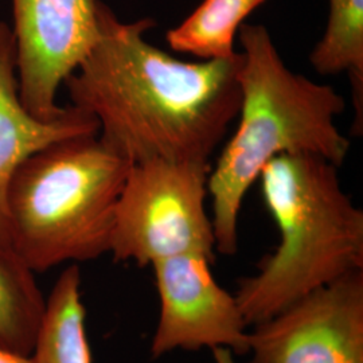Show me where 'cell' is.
Listing matches in <instances>:
<instances>
[{
    "label": "cell",
    "instance_id": "obj_1",
    "mask_svg": "<svg viewBox=\"0 0 363 363\" xmlns=\"http://www.w3.org/2000/svg\"><path fill=\"white\" fill-rule=\"evenodd\" d=\"M99 38L65 81L70 103L94 117L99 138L130 164L208 162L238 116L241 52L181 61L145 39L150 18L125 23L97 1Z\"/></svg>",
    "mask_w": 363,
    "mask_h": 363
},
{
    "label": "cell",
    "instance_id": "obj_2",
    "mask_svg": "<svg viewBox=\"0 0 363 363\" xmlns=\"http://www.w3.org/2000/svg\"><path fill=\"white\" fill-rule=\"evenodd\" d=\"M238 38L240 121L208 179L216 249L223 256L235 255L244 196L272 159L307 154L340 167L350 151V140L335 123L346 109L343 96L294 73L265 27L242 25Z\"/></svg>",
    "mask_w": 363,
    "mask_h": 363
},
{
    "label": "cell",
    "instance_id": "obj_3",
    "mask_svg": "<svg viewBox=\"0 0 363 363\" xmlns=\"http://www.w3.org/2000/svg\"><path fill=\"white\" fill-rule=\"evenodd\" d=\"M320 156L272 159L259 174L264 202L280 232L259 273L240 281L235 300L247 325L271 319L319 286L363 271V211Z\"/></svg>",
    "mask_w": 363,
    "mask_h": 363
},
{
    "label": "cell",
    "instance_id": "obj_4",
    "mask_svg": "<svg viewBox=\"0 0 363 363\" xmlns=\"http://www.w3.org/2000/svg\"><path fill=\"white\" fill-rule=\"evenodd\" d=\"M130 162L97 135L49 144L15 169L6 193L13 252L34 273L109 253Z\"/></svg>",
    "mask_w": 363,
    "mask_h": 363
},
{
    "label": "cell",
    "instance_id": "obj_5",
    "mask_svg": "<svg viewBox=\"0 0 363 363\" xmlns=\"http://www.w3.org/2000/svg\"><path fill=\"white\" fill-rule=\"evenodd\" d=\"M203 160L148 159L130 164L117 202L109 253L139 267L196 253L214 262L216 238L205 199Z\"/></svg>",
    "mask_w": 363,
    "mask_h": 363
},
{
    "label": "cell",
    "instance_id": "obj_6",
    "mask_svg": "<svg viewBox=\"0 0 363 363\" xmlns=\"http://www.w3.org/2000/svg\"><path fill=\"white\" fill-rule=\"evenodd\" d=\"M99 0H13L22 103L43 121L61 116L57 96L99 38Z\"/></svg>",
    "mask_w": 363,
    "mask_h": 363
},
{
    "label": "cell",
    "instance_id": "obj_7",
    "mask_svg": "<svg viewBox=\"0 0 363 363\" xmlns=\"http://www.w3.org/2000/svg\"><path fill=\"white\" fill-rule=\"evenodd\" d=\"M250 363H363V271L298 298L249 333Z\"/></svg>",
    "mask_w": 363,
    "mask_h": 363
},
{
    "label": "cell",
    "instance_id": "obj_8",
    "mask_svg": "<svg viewBox=\"0 0 363 363\" xmlns=\"http://www.w3.org/2000/svg\"><path fill=\"white\" fill-rule=\"evenodd\" d=\"M213 261L189 253L152 264L160 298V318L151 352L157 358L174 349L202 347L249 352L247 323L237 300L218 286Z\"/></svg>",
    "mask_w": 363,
    "mask_h": 363
},
{
    "label": "cell",
    "instance_id": "obj_9",
    "mask_svg": "<svg viewBox=\"0 0 363 363\" xmlns=\"http://www.w3.org/2000/svg\"><path fill=\"white\" fill-rule=\"evenodd\" d=\"M94 117L73 105L52 121L33 116L22 103L13 30L0 22V249L15 255L9 230L6 193L15 169L27 156L49 144L81 135H97ZM18 257V256H16Z\"/></svg>",
    "mask_w": 363,
    "mask_h": 363
},
{
    "label": "cell",
    "instance_id": "obj_10",
    "mask_svg": "<svg viewBox=\"0 0 363 363\" xmlns=\"http://www.w3.org/2000/svg\"><path fill=\"white\" fill-rule=\"evenodd\" d=\"M81 300V272L72 264L60 274L46 298L31 351L33 363H93Z\"/></svg>",
    "mask_w": 363,
    "mask_h": 363
},
{
    "label": "cell",
    "instance_id": "obj_11",
    "mask_svg": "<svg viewBox=\"0 0 363 363\" xmlns=\"http://www.w3.org/2000/svg\"><path fill=\"white\" fill-rule=\"evenodd\" d=\"M312 67L322 76L349 74L352 91L354 136L363 132V0H330L325 35L311 54Z\"/></svg>",
    "mask_w": 363,
    "mask_h": 363
},
{
    "label": "cell",
    "instance_id": "obj_12",
    "mask_svg": "<svg viewBox=\"0 0 363 363\" xmlns=\"http://www.w3.org/2000/svg\"><path fill=\"white\" fill-rule=\"evenodd\" d=\"M265 0H203L183 23L171 28L166 40L174 52L199 61L225 60L234 54V38L245 18Z\"/></svg>",
    "mask_w": 363,
    "mask_h": 363
},
{
    "label": "cell",
    "instance_id": "obj_13",
    "mask_svg": "<svg viewBox=\"0 0 363 363\" xmlns=\"http://www.w3.org/2000/svg\"><path fill=\"white\" fill-rule=\"evenodd\" d=\"M26 265L0 249V347L31 355L46 298Z\"/></svg>",
    "mask_w": 363,
    "mask_h": 363
},
{
    "label": "cell",
    "instance_id": "obj_14",
    "mask_svg": "<svg viewBox=\"0 0 363 363\" xmlns=\"http://www.w3.org/2000/svg\"><path fill=\"white\" fill-rule=\"evenodd\" d=\"M0 363H33V359L31 357L16 354L0 347Z\"/></svg>",
    "mask_w": 363,
    "mask_h": 363
},
{
    "label": "cell",
    "instance_id": "obj_15",
    "mask_svg": "<svg viewBox=\"0 0 363 363\" xmlns=\"http://www.w3.org/2000/svg\"><path fill=\"white\" fill-rule=\"evenodd\" d=\"M214 351V357L217 359L218 363H234L232 359V354L230 351L226 350V349H222V347H217V349H213Z\"/></svg>",
    "mask_w": 363,
    "mask_h": 363
}]
</instances>
